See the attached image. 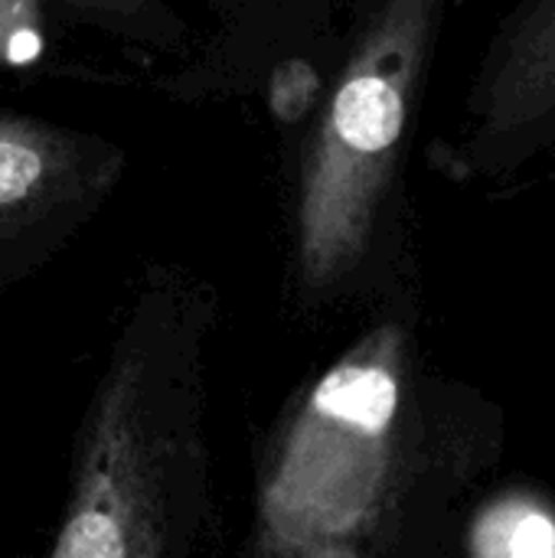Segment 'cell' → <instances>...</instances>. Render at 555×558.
<instances>
[{
  "label": "cell",
  "instance_id": "5b68a950",
  "mask_svg": "<svg viewBox=\"0 0 555 558\" xmlns=\"http://www.w3.org/2000/svg\"><path fill=\"white\" fill-rule=\"evenodd\" d=\"M85 141L29 118H0V245L62 219L108 180Z\"/></svg>",
  "mask_w": 555,
  "mask_h": 558
},
{
  "label": "cell",
  "instance_id": "277c9868",
  "mask_svg": "<svg viewBox=\"0 0 555 558\" xmlns=\"http://www.w3.org/2000/svg\"><path fill=\"white\" fill-rule=\"evenodd\" d=\"M471 157L504 160L555 134V0H527L491 46L468 98Z\"/></svg>",
  "mask_w": 555,
  "mask_h": 558
},
{
  "label": "cell",
  "instance_id": "8992f818",
  "mask_svg": "<svg viewBox=\"0 0 555 558\" xmlns=\"http://www.w3.org/2000/svg\"><path fill=\"white\" fill-rule=\"evenodd\" d=\"M474 558H555L553 513L527 500L491 507L474 526Z\"/></svg>",
  "mask_w": 555,
  "mask_h": 558
},
{
  "label": "cell",
  "instance_id": "ba28073f",
  "mask_svg": "<svg viewBox=\"0 0 555 558\" xmlns=\"http://www.w3.org/2000/svg\"><path fill=\"white\" fill-rule=\"evenodd\" d=\"M69 7H79L85 13L111 16V20H144L147 0H62Z\"/></svg>",
  "mask_w": 555,
  "mask_h": 558
},
{
  "label": "cell",
  "instance_id": "52a82bcc",
  "mask_svg": "<svg viewBox=\"0 0 555 558\" xmlns=\"http://www.w3.org/2000/svg\"><path fill=\"white\" fill-rule=\"evenodd\" d=\"M33 0H0V59L16 62L36 52Z\"/></svg>",
  "mask_w": 555,
  "mask_h": 558
},
{
  "label": "cell",
  "instance_id": "7a4b0ae2",
  "mask_svg": "<svg viewBox=\"0 0 555 558\" xmlns=\"http://www.w3.org/2000/svg\"><path fill=\"white\" fill-rule=\"evenodd\" d=\"M402 337L373 330L298 405L258 494L262 558H360L396 471Z\"/></svg>",
  "mask_w": 555,
  "mask_h": 558
},
{
  "label": "cell",
  "instance_id": "6da1fadb",
  "mask_svg": "<svg viewBox=\"0 0 555 558\" xmlns=\"http://www.w3.org/2000/svg\"><path fill=\"white\" fill-rule=\"evenodd\" d=\"M200 307L144 298L85 405L49 558H190L209 513Z\"/></svg>",
  "mask_w": 555,
  "mask_h": 558
},
{
  "label": "cell",
  "instance_id": "3957f363",
  "mask_svg": "<svg viewBox=\"0 0 555 558\" xmlns=\"http://www.w3.org/2000/svg\"><path fill=\"white\" fill-rule=\"evenodd\" d=\"M432 26L435 0H386L343 72L298 196V275L311 291L347 278L370 245Z\"/></svg>",
  "mask_w": 555,
  "mask_h": 558
}]
</instances>
